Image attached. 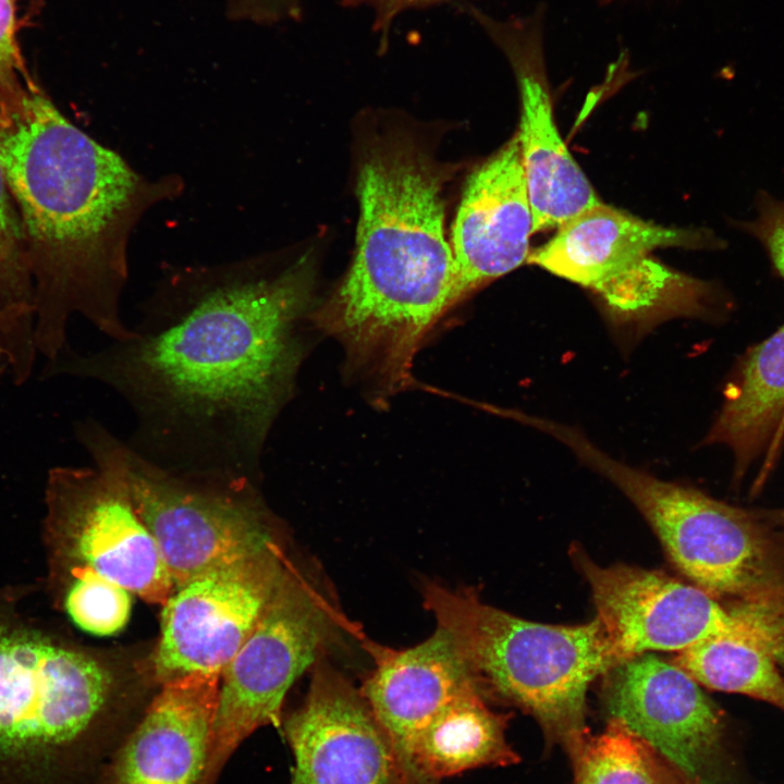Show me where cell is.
Listing matches in <instances>:
<instances>
[{"label":"cell","mask_w":784,"mask_h":784,"mask_svg":"<svg viewBox=\"0 0 784 784\" xmlns=\"http://www.w3.org/2000/svg\"><path fill=\"white\" fill-rule=\"evenodd\" d=\"M164 269L134 334L102 348L69 347L48 375L112 390L134 427L125 445L174 474L258 482L264 449L292 396L310 317L307 255Z\"/></svg>","instance_id":"obj_1"},{"label":"cell","mask_w":784,"mask_h":784,"mask_svg":"<svg viewBox=\"0 0 784 784\" xmlns=\"http://www.w3.org/2000/svg\"><path fill=\"white\" fill-rule=\"evenodd\" d=\"M287 563L277 546L175 588L162 605L150 679L160 686L193 672L221 673L256 626Z\"/></svg>","instance_id":"obj_13"},{"label":"cell","mask_w":784,"mask_h":784,"mask_svg":"<svg viewBox=\"0 0 784 784\" xmlns=\"http://www.w3.org/2000/svg\"><path fill=\"white\" fill-rule=\"evenodd\" d=\"M220 677L193 672L161 684L109 761L101 784H201Z\"/></svg>","instance_id":"obj_16"},{"label":"cell","mask_w":784,"mask_h":784,"mask_svg":"<svg viewBox=\"0 0 784 784\" xmlns=\"http://www.w3.org/2000/svg\"><path fill=\"white\" fill-rule=\"evenodd\" d=\"M756 514L784 544V509L759 511Z\"/></svg>","instance_id":"obj_28"},{"label":"cell","mask_w":784,"mask_h":784,"mask_svg":"<svg viewBox=\"0 0 784 784\" xmlns=\"http://www.w3.org/2000/svg\"><path fill=\"white\" fill-rule=\"evenodd\" d=\"M56 605L86 633L110 636L128 622L132 592L88 568L74 569L46 580Z\"/></svg>","instance_id":"obj_23"},{"label":"cell","mask_w":784,"mask_h":784,"mask_svg":"<svg viewBox=\"0 0 784 784\" xmlns=\"http://www.w3.org/2000/svg\"><path fill=\"white\" fill-rule=\"evenodd\" d=\"M0 353L15 384L32 375L35 344L34 285L21 218L0 164Z\"/></svg>","instance_id":"obj_20"},{"label":"cell","mask_w":784,"mask_h":784,"mask_svg":"<svg viewBox=\"0 0 784 784\" xmlns=\"http://www.w3.org/2000/svg\"><path fill=\"white\" fill-rule=\"evenodd\" d=\"M24 597L0 587V784H101L143 709Z\"/></svg>","instance_id":"obj_4"},{"label":"cell","mask_w":784,"mask_h":784,"mask_svg":"<svg viewBox=\"0 0 784 784\" xmlns=\"http://www.w3.org/2000/svg\"><path fill=\"white\" fill-rule=\"evenodd\" d=\"M442 176L406 143L375 148L364 160L352 266L315 323L388 390L411 380L426 335L456 302L455 266L444 232Z\"/></svg>","instance_id":"obj_3"},{"label":"cell","mask_w":784,"mask_h":784,"mask_svg":"<svg viewBox=\"0 0 784 784\" xmlns=\"http://www.w3.org/2000/svg\"><path fill=\"white\" fill-rule=\"evenodd\" d=\"M742 225L764 247L774 268L784 278V196L761 194L755 217Z\"/></svg>","instance_id":"obj_25"},{"label":"cell","mask_w":784,"mask_h":784,"mask_svg":"<svg viewBox=\"0 0 784 784\" xmlns=\"http://www.w3.org/2000/svg\"><path fill=\"white\" fill-rule=\"evenodd\" d=\"M614 1H615V0H600V3H601V4H610V3L614 2Z\"/></svg>","instance_id":"obj_29"},{"label":"cell","mask_w":784,"mask_h":784,"mask_svg":"<svg viewBox=\"0 0 784 784\" xmlns=\"http://www.w3.org/2000/svg\"><path fill=\"white\" fill-rule=\"evenodd\" d=\"M532 234L516 133L466 183L452 230L455 302L528 261Z\"/></svg>","instance_id":"obj_17"},{"label":"cell","mask_w":784,"mask_h":784,"mask_svg":"<svg viewBox=\"0 0 784 784\" xmlns=\"http://www.w3.org/2000/svg\"><path fill=\"white\" fill-rule=\"evenodd\" d=\"M556 229L528 261L590 290L617 327L644 332L667 319L713 314L711 284L653 257L665 247L722 246L707 230L659 225L602 201Z\"/></svg>","instance_id":"obj_7"},{"label":"cell","mask_w":784,"mask_h":784,"mask_svg":"<svg viewBox=\"0 0 784 784\" xmlns=\"http://www.w3.org/2000/svg\"><path fill=\"white\" fill-rule=\"evenodd\" d=\"M0 164L24 233L37 352L57 359L69 347L74 315L111 341L132 338L121 314L128 241L151 207L183 192V180L140 174L66 119L39 86L0 126Z\"/></svg>","instance_id":"obj_2"},{"label":"cell","mask_w":784,"mask_h":784,"mask_svg":"<svg viewBox=\"0 0 784 784\" xmlns=\"http://www.w3.org/2000/svg\"><path fill=\"white\" fill-rule=\"evenodd\" d=\"M89 466H56L45 485L47 578L88 568L144 601L163 605L174 585L131 499L123 440L96 418L75 425Z\"/></svg>","instance_id":"obj_8"},{"label":"cell","mask_w":784,"mask_h":784,"mask_svg":"<svg viewBox=\"0 0 784 784\" xmlns=\"http://www.w3.org/2000/svg\"><path fill=\"white\" fill-rule=\"evenodd\" d=\"M572 556L591 588L597 618L618 663L653 650L682 651L716 636L763 642L772 634L769 617L757 604L725 608L706 590L664 573L600 566L577 547Z\"/></svg>","instance_id":"obj_11"},{"label":"cell","mask_w":784,"mask_h":784,"mask_svg":"<svg viewBox=\"0 0 784 784\" xmlns=\"http://www.w3.org/2000/svg\"><path fill=\"white\" fill-rule=\"evenodd\" d=\"M299 0H233L230 13L236 19H250L271 23L286 17H298Z\"/></svg>","instance_id":"obj_27"},{"label":"cell","mask_w":784,"mask_h":784,"mask_svg":"<svg viewBox=\"0 0 784 784\" xmlns=\"http://www.w3.org/2000/svg\"><path fill=\"white\" fill-rule=\"evenodd\" d=\"M604 703L694 784H742L722 710L685 670L651 653L610 671Z\"/></svg>","instance_id":"obj_12"},{"label":"cell","mask_w":784,"mask_h":784,"mask_svg":"<svg viewBox=\"0 0 784 784\" xmlns=\"http://www.w3.org/2000/svg\"><path fill=\"white\" fill-rule=\"evenodd\" d=\"M281 728L294 758L291 784H408L360 689L324 654Z\"/></svg>","instance_id":"obj_15"},{"label":"cell","mask_w":784,"mask_h":784,"mask_svg":"<svg viewBox=\"0 0 784 784\" xmlns=\"http://www.w3.org/2000/svg\"><path fill=\"white\" fill-rule=\"evenodd\" d=\"M573 784H694L678 768L622 722L589 734L569 755Z\"/></svg>","instance_id":"obj_22"},{"label":"cell","mask_w":784,"mask_h":784,"mask_svg":"<svg viewBox=\"0 0 784 784\" xmlns=\"http://www.w3.org/2000/svg\"><path fill=\"white\" fill-rule=\"evenodd\" d=\"M322 584L289 561L256 626L222 670L201 784H218L231 757L257 730L280 728L284 698L294 682L343 630L358 632Z\"/></svg>","instance_id":"obj_9"},{"label":"cell","mask_w":784,"mask_h":784,"mask_svg":"<svg viewBox=\"0 0 784 784\" xmlns=\"http://www.w3.org/2000/svg\"><path fill=\"white\" fill-rule=\"evenodd\" d=\"M426 610L457 642L488 698L530 714L549 743L568 756L590 734L586 695L590 683L618 664L596 617L576 626L530 622L480 600L473 589L426 581Z\"/></svg>","instance_id":"obj_5"},{"label":"cell","mask_w":784,"mask_h":784,"mask_svg":"<svg viewBox=\"0 0 784 784\" xmlns=\"http://www.w3.org/2000/svg\"><path fill=\"white\" fill-rule=\"evenodd\" d=\"M543 432L624 493L697 587L737 602L784 605V544L755 512L626 465L572 426L549 419Z\"/></svg>","instance_id":"obj_6"},{"label":"cell","mask_w":784,"mask_h":784,"mask_svg":"<svg viewBox=\"0 0 784 784\" xmlns=\"http://www.w3.org/2000/svg\"><path fill=\"white\" fill-rule=\"evenodd\" d=\"M14 0H0V126L19 115L37 85L27 71L17 42Z\"/></svg>","instance_id":"obj_24"},{"label":"cell","mask_w":784,"mask_h":784,"mask_svg":"<svg viewBox=\"0 0 784 784\" xmlns=\"http://www.w3.org/2000/svg\"><path fill=\"white\" fill-rule=\"evenodd\" d=\"M123 462L134 507L174 589L209 569L279 546L257 482L170 473L134 454L124 440Z\"/></svg>","instance_id":"obj_10"},{"label":"cell","mask_w":784,"mask_h":784,"mask_svg":"<svg viewBox=\"0 0 784 784\" xmlns=\"http://www.w3.org/2000/svg\"><path fill=\"white\" fill-rule=\"evenodd\" d=\"M363 645L372 658L373 669L359 689L406 776L419 737L460 696L478 684L454 637L441 625L411 648L396 650L365 637Z\"/></svg>","instance_id":"obj_18"},{"label":"cell","mask_w":784,"mask_h":784,"mask_svg":"<svg viewBox=\"0 0 784 784\" xmlns=\"http://www.w3.org/2000/svg\"><path fill=\"white\" fill-rule=\"evenodd\" d=\"M674 663L700 685L754 697L784 711V677L771 651L756 641L707 638L679 651Z\"/></svg>","instance_id":"obj_21"},{"label":"cell","mask_w":784,"mask_h":784,"mask_svg":"<svg viewBox=\"0 0 784 784\" xmlns=\"http://www.w3.org/2000/svg\"><path fill=\"white\" fill-rule=\"evenodd\" d=\"M469 14L502 50L520 97L517 132L534 233L561 224L601 203L558 130L543 53V8L527 17L495 20Z\"/></svg>","instance_id":"obj_14"},{"label":"cell","mask_w":784,"mask_h":784,"mask_svg":"<svg viewBox=\"0 0 784 784\" xmlns=\"http://www.w3.org/2000/svg\"><path fill=\"white\" fill-rule=\"evenodd\" d=\"M450 0H340L343 7L367 5L373 11V30L380 34V45L388 44L389 30L394 19L411 9H421Z\"/></svg>","instance_id":"obj_26"},{"label":"cell","mask_w":784,"mask_h":784,"mask_svg":"<svg viewBox=\"0 0 784 784\" xmlns=\"http://www.w3.org/2000/svg\"><path fill=\"white\" fill-rule=\"evenodd\" d=\"M703 443L727 448L738 476L775 460L784 443V323L743 358Z\"/></svg>","instance_id":"obj_19"}]
</instances>
